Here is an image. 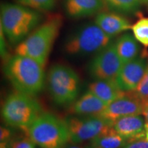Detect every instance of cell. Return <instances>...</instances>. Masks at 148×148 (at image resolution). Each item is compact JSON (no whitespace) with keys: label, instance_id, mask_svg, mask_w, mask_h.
Here are the masks:
<instances>
[{"label":"cell","instance_id":"3","mask_svg":"<svg viewBox=\"0 0 148 148\" xmlns=\"http://www.w3.org/2000/svg\"><path fill=\"white\" fill-rule=\"evenodd\" d=\"M62 23L60 16H53L49 18L18 43L15 49L16 54L34 59L44 67Z\"/></svg>","mask_w":148,"mask_h":148},{"label":"cell","instance_id":"13","mask_svg":"<svg viewBox=\"0 0 148 148\" xmlns=\"http://www.w3.org/2000/svg\"><path fill=\"white\" fill-rule=\"evenodd\" d=\"M103 0H64L63 8L66 16L81 18L93 15L103 10Z\"/></svg>","mask_w":148,"mask_h":148},{"label":"cell","instance_id":"20","mask_svg":"<svg viewBox=\"0 0 148 148\" xmlns=\"http://www.w3.org/2000/svg\"><path fill=\"white\" fill-rule=\"evenodd\" d=\"M134 36L138 42L148 46V18H141L132 26Z\"/></svg>","mask_w":148,"mask_h":148},{"label":"cell","instance_id":"18","mask_svg":"<svg viewBox=\"0 0 148 148\" xmlns=\"http://www.w3.org/2000/svg\"><path fill=\"white\" fill-rule=\"evenodd\" d=\"M126 144V140L118 134L113 126L106 132L92 140L91 145L101 148H121Z\"/></svg>","mask_w":148,"mask_h":148},{"label":"cell","instance_id":"16","mask_svg":"<svg viewBox=\"0 0 148 148\" xmlns=\"http://www.w3.org/2000/svg\"><path fill=\"white\" fill-rule=\"evenodd\" d=\"M88 90L107 104L123 97L126 93L118 87L115 82L103 79H95V81L90 83Z\"/></svg>","mask_w":148,"mask_h":148},{"label":"cell","instance_id":"12","mask_svg":"<svg viewBox=\"0 0 148 148\" xmlns=\"http://www.w3.org/2000/svg\"><path fill=\"white\" fill-rule=\"evenodd\" d=\"M114 129L126 140V144L145 137V124L138 115H130L119 118L114 122Z\"/></svg>","mask_w":148,"mask_h":148},{"label":"cell","instance_id":"17","mask_svg":"<svg viewBox=\"0 0 148 148\" xmlns=\"http://www.w3.org/2000/svg\"><path fill=\"white\" fill-rule=\"evenodd\" d=\"M115 46L123 64L137 58L140 49L137 40L130 34H125L120 36L115 42Z\"/></svg>","mask_w":148,"mask_h":148},{"label":"cell","instance_id":"1","mask_svg":"<svg viewBox=\"0 0 148 148\" xmlns=\"http://www.w3.org/2000/svg\"><path fill=\"white\" fill-rule=\"evenodd\" d=\"M43 68L34 59L16 54L7 62L5 73L18 92L32 96L38 93L43 88Z\"/></svg>","mask_w":148,"mask_h":148},{"label":"cell","instance_id":"23","mask_svg":"<svg viewBox=\"0 0 148 148\" xmlns=\"http://www.w3.org/2000/svg\"><path fill=\"white\" fill-rule=\"evenodd\" d=\"M35 144L28 137L12 141L8 148H34Z\"/></svg>","mask_w":148,"mask_h":148},{"label":"cell","instance_id":"10","mask_svg":"<svg viewBox=\"0 0 148 148\" xmlns=\"http://www.w3.org/2000/svg\"><path fill=\"white\" fill-rule=\"evenodd\" d=\"M143 108L144 103L133 90L126 92L124 96L109 103L98 116L113 125L114 122L119 118L130 115H139L143 113Z\"/></svg>","mask_w":148,"mask_h":148},{"label":"cell","instance_id":"21","mask_svg":"<svg viewBox=\"0 0 148 148\" xmlns=\"http://www.w3.org/2000/svg\"><path fill=\"white\" fill-rule=\"evenodd\" d=\"M17 3L35 10L51 11L55 8L56 0H16Z\"/></svg>","mask_w":148,"mask_h":148},{"label":"cell","instance_id":"29","mask_svg":"<svg viewBox=\"0 0 148 148\" xmlns=\"http://www.w3.org/2000/svg\"><path fill=\"white\" fill-rule=\"evenodd\" d=\"M142 1H143V3H145V4L148 5V0H141Z\"/></svg>","mask_w":148,"mask_h":148},{"label":"cell","instance_id":"4","mask_svg":"<svg viewBox=\"0 0 148 148\" xmlns=\"http://www.w3.org/2000/svg\"><path fill=\"white\" fill-rule=\"evenodd\" d=\"M22 129L27 137L41 148H63L70 140L66 121L50 113L40 114Z\"/></svg>","mask_w":148,"mask_h":148},{"label":"cell","instance_id":"22","mask_svg":"<svg viewBox=\"0 0 148 148\" xmlns=\"http://www.w3.org/2000/svg\"><path fill=\"white\" fill-rule=\"evenodd\" d=\"M134 91L140 98V100L144 103V106L145 103H148V63L143 78L138 84L137 88Z\"/></svg>","mask_w":148,"mask_h":148},{"label":"cell","instance_id":"28","mask_svg":"<svg viewBox=\"0 0 148 148\" xmlns=\"http://www.w3.org/2000/svg\"><path fill=\"white\" fill-rule=\"evenodd\" d=\"M67 148H83L82 147H80V146H77V145H71L69 146V147Z\"/></svg>","mask_w":148,"mask_h":148},{"label":"cell","instance_id":"6","mask_svg":"<svg viewBox=\"0 0 148 148\" xmlns=\"http://www.w3.org/2000/svg\"><path fill=\"white\" fill-rule=\"evenodd\" d=\"M1 113L8 124L23 128L31 124L42 111L39 103L30 95L17 91L7 97Z\"/></svg>","mask_w":148,"mask_h":148},{"label":"cell","instance_id":"5","mask_svg":"<svg viewBox=\"0 0 148 148\" xmlns=\"http://www.w3.org/2000/svg\"><path fill=\"white\" fill-rule=\"evenodd\" d=\"M111 38L95 23L85 24L68 36L64 42V50L71 56L98 53L110 43Z\"/></svg>","mask_w":148,"mask_h":148},{"label":"cell","instance_id":"26","mask_svg":"<svg viewBox=\"0 0 148 148\" xmlns=\"http://www.w3.org/2000/svg\"><path fill=\"white\" fill-rule=\"evenodd\" d=\"M142 114H143L144 116H145L146 123H148V103H145V106H144V108Z\"/></svg>","mask_w":148,"mask_h":148},{"label":"cell","instance_id":"24","mask_svg":"<svg viewBox=\"0 0 148 148\" xmlns=\"http://www.w3.org/2000/svg\"><path fill=\"white\" fill-rule=\"evenodd\" d=\"M122 148H148V140L146 138H140L131 143H127Z\"/></svg>","mask_w":148,"mask_h":148},{"label":"cell","instance_id":"19","mask_svg":"<svg viewBox=\"0 0 148 148\" xmlns=\"http://www.w3.org/2000/svg\"><path fill=\"white\" fill-rule=\"evenodd\" d=\"M105 5L116 13L135 14L139 11L143 1L141 0H103Z\"/></svg>","mask_w":148,"mask_h":148},{"label":"cell","instance_id":"25","mask_svg":"<svg viewBox=\"0 0 148 148\" xmlns=\"http://www.w3.org/2000/svg\"><path fill=\"white\" fill-rule=\"evenodd\" d=\"M12 132L9 128L5 127H1L0 129V140L1 142L7 141L10 138Z\"/></svg>","mask_w":148,"mask_h":148},{"label":"cell","instance_id":"9","mask_svg":"<svg viewBox=\"0 0 148 148\" xmlns=\"http://www.w3.org/2000/svg\"><path fill=\"white\" fill-rule=\"evenodd\" d=\"M122 65L123 63L116 49L115 42H111L90 61L88 71L95 79L115 82Z\"/></svg>","mask_w":148,"mask_h":148},{"label":"cell","instance_id":"11","mask_svg":"<svg viewBox=\"0 0 148 148\" xmlns=\"http://www.w3.org/2000/svg\"><path fill=\"white\" fill-rule=\"evenodd\" d=\"M147 60L142 57L123 64L115 79V83L120 89L125 92L136 90L147 66Z\"/></svg>","mask_w":148,"mask_h":148},{"label":"cell","instance_id":"15","mask_svg":"<svg viewBox=\"0 0 148 148\" xmlns=\"http://www.w3.org/2000/svg\"><path fill=\"white\" fill-rule=\"evenodd\" d=\"M108 106L99 97L88 90L72 107L73 113L80 115L99 116Z\"/></svg>","mask_w":148,"mask_h":148},{"label":"cell","instance_id":"14","mask_svg":"<svg viewBox=\"0 0 148 148\" xmlns=\"http://www.w3.org/2000/svg\"><path fill=\"white\" fill-rule=\"evenodd\" d=\"M94 23L112 38L132 28V25L126 18L114 12H99L96 15Z\"/></svg>","mask_w":148,"mask_h":148},{"label":"cell","instance_id":"7","mask_svg":"<svg viewBox=\"0 0 148 148\" xmlns=\"http://www.w3.org/2000/svg\"><path fill=\"white\" fill-rule=\"evenodd\" d=\"M48 86L55 103L58 105L69 104L78 95L79 77L69 66L56 64L51 66L48 73Z\"/></svg>","mask_w":148,"mask_h":148},{"label":"cell","instance_id":"8","mask_svg":"<svg viewBox=\"0 0 148 148\" xmlns=\"http://www.w3.org/2000/svg\"><path fill=\"white\" fill-rule=\"evenodd\" d=\"M65 121L69 129L70 140L73 143L92 140L112 126L98 116H70Z\"/></svg>","mask_w":148,"mask_h":148},{"label":"cell","instance_id":"2","mask_svg":"<svg viewBox=\"0 0 148 148\" xmlns=\"http://www.w3.org/2000/svg\"><path fill=\"white\" fill-rule=\"evenodd\" d=\"M0 12L1 29L12 45L23 41L42 17L39 11L19 3H3Z\"/></svg>","mask_w":148,"mask_h":148},{"label":"cell","instance_id":"30","mask_svg":"<svg viewBox=\"0 0 148 148\" xmlns=\"http://www.w3.org/2000/svg\"><path fill=\"white\" fill-rule=\"evenodd\" d=\"M88 148H101V147H96V146H92L90 147H88Z\"/></svg>","mask_w":148,"mask_h":148},{"label":"cell","instance_id":"27","mask_svg":"<svg viewBox=\"0 0 148 148\" xmlns=\"http://www.w3.org/2000/svg\"><path fill=\"white\" fill-rule=\"evenodd\" d=\"M145 137H146V139L148 140V123H145Z\"/></svg>","mask_w":148,"mask_h":148}]
</instances>
